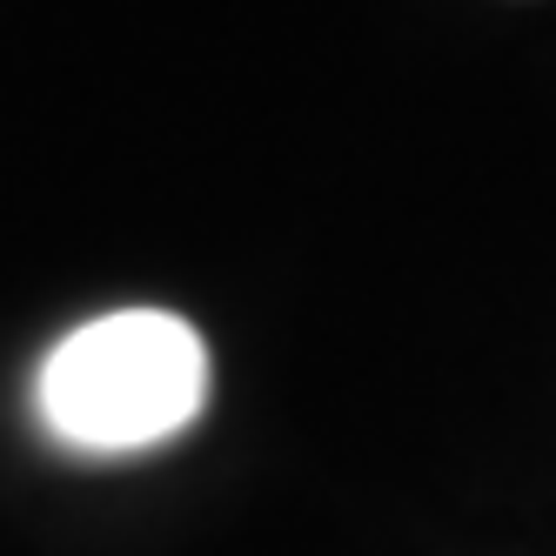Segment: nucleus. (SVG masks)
Segmentation results:
<instances>
[{
    "instance_id": "obj_1",
    "label": "nucleus",
    "mask_w": 556,
    "mask_h": 556,
    "mask_svg": "<svg viewBox=\"0 0 556 556\" xmlns=\"http://www.w3.org/2000/svg\"><path fill=\"white\" fill-rule=\"evenodd\" d=\"M34 403L67 450H154L202 416L208 349L168 308H114L48 349Z\"/></svg>"
}]
</instances>
